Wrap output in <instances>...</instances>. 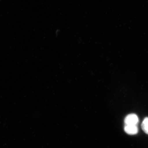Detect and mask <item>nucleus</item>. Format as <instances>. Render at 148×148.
Instances as JSON below:
<instances>
[{
    "label": "nucleus",
    "instance_id": "nucleus-1",
    "mask_svg": "<svg viewBox=\"0 0 148 148\" xmlns=\"http://www.w3.org/2000/svg\"><path fill=\"white\" fill-rule=\"evenodd\" d=\"M124 123L125 125H137L139 123V119L135 114H130L125 119Z\"/></svg>",
    "mask_w": 148,
    "mask_h": 148
},
{
    "label": "nucleus",
    "instance_id": "nucleus-2",
    "mask_svg": "<svg viewBox=\"0 0 148 148\" xmlns=\"http://www.w3.org/2000/svg\"><path fill=\"white\" fill-rule=\"evenodd\" d=\"M125 132L130 135H136L138 132V128L137 125H125L124 127Z\"/></svg>",
    "mask_w": 148,
    "mask_h": 148
},
{
    "label": "nucleus",
    "instance_id": "nucleus-3",
    "mask_svg": "<svg viewBox=\"0 0 148 148\" xmlns=\"http://www.w3.org/2000/svg\"><path fill=\"white\" fill-rule=\"evenodd\" d=\"M141 127L143 131L148 135V117L145 118L144 119Z\"/></svg>",
    "mask_w": 148,
    "mask_h": 148
}]
</instances>
